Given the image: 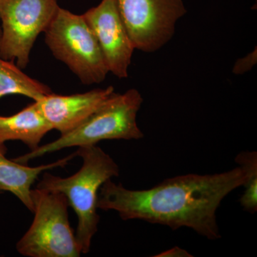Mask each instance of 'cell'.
<instances>
[{"label": "cell", "mask_w": 257, "mask_h": 257, "mask_svg": "<svg viewBox=\"0 0 257 257\" xmlns=\"http://www.w3.org/2000/svg\"><path fill=\"white\" fill-rule=\"evenodd\" d=\"M51 92L50 87L25 74L14 61L0 57V99L7 95L20 94L36 101Z\"/></svg>", "instance_id": "12"}, {"label": "cell", "mask_w": 257, "mask_h": 257, "mask_svg": "<svg viewBox=\"0 0 257 257\" xmlns=\"http://www.w3.org/2000/svg\"><path fill=\"white\" fill-rule=\"evenodd\" d=\"M239 167L214 175L194 174L166 179L146 190H131L111 179L99 189L97 208L117 211L123 220L140 219L169 226L190 228L209 239L221 237L216 213L229 193L244 184Z\"/></svg>", "instance_id": "1"}, {"label": "cell", "mask_w": 257, "mask_h": 257, "mask_svg": "<svg viewBox=\"0 0 257 257\" xmlns=\"http://www.w3.org/2000/svg\"><path fill=\"white\" fill-rule=\"evenodd\" d=\"M57 0H0V57L28 67L37 37L55 18Z\"/></svg>", "instance_id": "6"}, {"label": "cell", "mask_w": 257, "mask_h": 257, "mask_svg": "<svg viewBox=\"0 0 257 257\" xmlns=\"http://www.w3.org/2000/svg\"><path fill=\"white\" fill-rule=\"evenodd\" d=\"M143 101L141 93L135 88L122 94L114 92L78 127L14 160L27 165L30 161L69 147L92 146L104 140H140L144 134L137 116Z\"/></svg>", "instance_id": "3"}, {"label": "cell", "mask_w": 257, "mask_h": 257, "mask_svg": "<svg viewBox=\"0 0 257 257\" xmlns=\"http://www.w3.org/2000/svg\"><path fill=\"white\" fill-rule=\"evenodd\" d=\"M239 167L246 171V178L243 184L244 193L240 199L241 207L251 213L257 210V153L242 152L236 157Z\"/></svg>", "instance_id": "13"}, {"label": "cell", "mask_w": 257, "mask_h": 257, "mask_svg": "<svg viewBox=\"0 0 257 257\" xmlns=\"http://www.w3.org/2000/svg\"><path fill=\"white\" fill-rule=\"evenodd\" d=\"M102 52L109 72L119 79L128 77L135 50L115 0H101L83 14Z\"/></svg>", "instance_id": "8"}, {"label": "cell", "mask_w": 257, "mask_h": 257, "mask_svg": "<svg viewBox=\"0 0 257 257\" xmlns=\"http://www.w3.org/2000/svg\"><path fill=\"white\" fill-rule=\"evenodd\" d=\"M8 149L5 144L0 143V191L14 194L31 212H33V202L31 197L32 186L41 174L47 170L64 167L74 157L76 153L64 157L52 163L28 167L6 157Z\"/></svg>", "instance_id": "10"}, {"label": "cell", "mask_w": 257, "mask_h": 257, "mask_svg": "<svg viewBox=\"0 0 257 257\" xmlns=\"http://www.w3.org/2000/svg\"><path fill=\"white\" fill-rule=\"evenodd\" d=\"M77 157L82 160L80 170L69 177H57L45 172L36 188L62 193L78 219L75 236L82 254L90 251L92 240L98 230V194L108 179L118 177L119 166L96 145L79 147Z\"/></svg>", "instance_id": "2"}, {"label": "cell", "mask_w": 257, "mask_h": 257, "mask_svg": "<svg viewBox=\"0 0 257 257\" xmlns=\"http://www.w3.org/2000/svg\"><path fill=\"white\" fill-rule=\"evenodd\" d=\"M155 256H167V257H187L192 256L188 251H186L183 248H179L178 246L171 248V249L167 250L164 252L156 255Z\"/></svg>", "instance_id": "15"}, {"label": "cell", "mask_w": 257, "mask_h": 257, "mask_svg": "<svg viewBox=\"0 0 257 257\" xmlns=\"http://www.w3.org/2000/svg\"><path fill=\"white\" fill-rule=\"evenodd\" d=\"M1 193H3V192H2V191H0V194H1Z\"/></svg>", "instance_id": "17"}, {"label": "cell", "mask_w": 257, "mask_h": 257, "mask_svg": "<svg viewBox=\"0 0 257 257\" xmlns=\"http://www.w3.org/2000/svg\"><path fill=\"white\" fill-rule=\"evenodd\" d=\"M257 63V48L241 58L238 59L233 66L232 73L235 75H241L249 72Z\"/></svg>", "instance_id": "14"}, {"label": "cell", "mask_w": 257, "mask_h": 257, "mask_svg": "<svg viewBox=\"0 0 257 257\" xmlns=\"http://www.w3.org/2000/svg\"><path fill=\"white\" fill-rule=\"evenodd\" d=\"M33 221L17 243L28 257H79L82 254L69 224L67 197L62 193L32 189Z\"/></svg>", "instance_id": "5"}, {"label": "cell", "mask_w": 257, "mask_h": 257, "mask_svg": "<svg viewBox=\"0 0 257 257\" xmlns=\"http://www.w3.org/2000/svg\"><path fill=\"white\" fill-rule=\"evenodd\" d=\"M44 33L54 57L66 64L83 84H98L105 80L109 69L83 15L60 7Z\"/></svg>", "instance_id": "4"}, {"label": "cell", "mask_w": 257, "mask_h": 257, "mask_svg": "<svg viewBox=\"0 0 257 257\" xmlns=\"http://www.w3.org/2000/svg\"><path fill=\"white\" fill-rule=\"evenodd\" d=\"M52 126L42 115L37 101L11 116H0V143L20 141L31 150L40 146Z\"/></svg>", "instance_id": "11"}, {"label": "cell", "mask_w": 257, "mask_h": 257, "mask_svg": "<svg viewBox=\"0 0 257 257\" xmlns=\"http://www.w3.org/2000/svg\"><path fill=\"white\" fill-rule=\"evenodd\" d=\"M1 35H2V30H1V28H0V40H1Z\"/></svg>", "instance_id": "16"}, {"label": "cell", "mask_w": 257, "mask_h": 257, "mask_svg": "<svg viewBox=\"0 0 257 257\" xmlns=\"http://www.w3.org/2000/svg\"><path fill=\"white\" fill-rule=\"evenodd\" d=\"M135 50L154 53L175 36L187 15L183 0H115Z\"/></svg>", "instance_id": "7"}, {"label": "cell", "mask_w": 257, "mask_h": 257, "mask_svg": "<svg viewBox=\"0 0 257 257\" xmlns=\"http://www.w3.org/2000/svg\"><path fill=\"white\" fill-rule=\"evenodd\" d=\"M114 92L112 86L70 95L51 92L36 101L52 130L62 135L80 126Z\"/></svg>", "instance_id": "9"}]
</instances>
